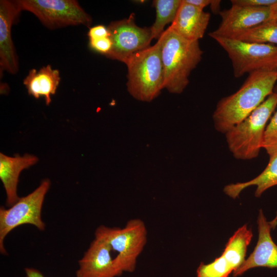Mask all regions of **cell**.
Instances as JSON below:
<instances>
[{
    "label": "cell",
    "instance_id": "cell-1",
    "mask_svg": "<svg viewBox=\"0 0 277 277\" xmlns=\"http://www.w3.org/2000/svg\"><path fill=\"white\" fill-rule=\"evenodd\" d=\"M276 81L277 71L249 74L236 92L217 103L212 115L216 130L225 133L243 121L273 93Z\"/></svg>",
    "mask_w": 277,
    "mask_h": 277
},
{
    "label": "cell",
    "instance_id": "cell-2",
    "mask_svg": "<svg viewBox=\"0 0 277 277\" xmlns=\"http://www.w3.org/2000/svg\"><path fill=\"white\" fill-rule=\"evenodd\" d=\"M164 71V88L172 93H181L189 84L191 72L202 59L199 41L188 40L170 27L160 37Z\"/></svg>",
    "mask_w": 277,
    "mask_h": 277
},
{
    "label": "cell",
    "instance_id": "cell-3",
    "mask_svg": "<svg viewBox=\"0 0 277 277\" xmlns=\"http://www.w3.org/2000/svg\"><path fill=\"white\" fill-rule=\"evenodd\" d=\"M128 69L127 87L135 99L150 102L164 88L161 40L131 55L124 62Z\"/></svg>",
    "mask_w": 277,
    "mask_h": 277
},
{
    "label": "cell",
    "instance_id": "cell-4",
    "mask_svg": "<svg viewBox=\"0 0 277 277\" xmlns=\"http://www.w3.org/2000/svg\"><path fill=\"white\" fill-rule=\"evenodd\" d=\"M277 106V93L273 92L246 118L225 134L228 147L238 160L255 159L262 148L266 124Z\"/></svg>",
    "mask_w": 277,
    "mask_h": 277
},
{
    "label": "cell",
    "instance_id": "cell-5",
    "mask_svg": "<svg viewBox=\"0 0 277 277\" xmlns=\"http://www.w3.org/2000/svg\"><path fill=\"white\" fill-rule=\"evenodd\" d=\"M95 235L105 239L116 253L114 263L120 275L134 271L137 259L147 241L146 226L142 220H130L122 228L101 225L96 229Z\"/></svg>",
    "mask_w": 277,
    "mask_h": 277
},
{
    "label": "cell",
    "instance_id": "cell-6",
    "mask_svg": "<svg viewBox=\"0 0 277 277\" xmlns=\"http://www.w3.org/2000/svg\"><path fill=\"white\" fill-rule=\"evenodd\" d=\"M227 52L234 76L256 71H277V46L252 43L234 38L212 37Z\"/></svg>",
    "mask_w": 277,
    "mask_h": 277
},
{
    "label": "cell",
    "instance_id": "cell-7",
    "mask_svg": "<svg viewBox=\"0 0 277 277\" xmlns=\"http://www.w3.org/2000/svg\"><path fill=\"white\" fill-rule=\"evenodd\" d=\"M50 185V181L45 180L35 190L26 196L19 197L9 208H0V251L2 254L6 253L4 245L5 238L17 227L30 224L39 230L45 229L41 212Z\"/></svg>",
    "mask_w": 277,
    "mask_h": 277
},
{
    "label": "cell",
    "instance_id": "cell-8",
    "mask_svg": "<svg viewBox=\"0 0 277 277\" xmlns=\"http://www.w3.org/2000/svg\"><path fill=\"white\" fill-rule=\"evenodd\" d=\"M22 11L36 16L50 29L69 26L90 27L92 19L75 0H17Z\"/></svg>",
    "mask_w": 277,
    "mask_h": 277
},
{
    "label": "cell",
    "instance_id": "cell-9",
    "mask_svg": "<svg viewBox=\"0 0 277 277\" xmlns=\"http://www.w3.org/2000/svg\"><path fill=\"white\" fill-rule=\"evenodd\" d=\"M107 27L112 46L105 56L124 63L133 53L149 47L152 40L150 27L137 26L134 13L112 22Z\"/></svg>",
    "mask_w": 277,
    "mask_h": 277
},
{
    "label": "cell",
    "instance_id": "cell-10",
    "mask_svg": "<svg viewBox=\"0 0 277 277\" xmlns=\"http://www.w3.org/2000/svg\"><path fill=\"white\" fill-rule=\"evenodd\" d=\"M252 237V231L246 225L239 228L230 238L220 257L209 264H200L197 277H228L245 262Z\"/></svg>",
    "mask_w": 277,
    "mask_h": 277
},
{
    "label": "cell",
    "instance_id": "cell-11",
    "mask_svg": "<svg viewBox=\"0 0 277 277\" xmlns=\"http://www.w3.org/2000/svg\"><path fill=\"white\" fill-rule=\"evenodd\" d=\"M274 6L253 8L231 5L229 9L220 11V24L209 35L212 38L217 36L233 38L246 30L272 19Z\"/></svg>",
    "mask_w": 277,
    "mask_h": 277
},
{
    "label": "cell",
    "instance_id": "cell-12",
    "mask_svg": "<svg viewBox=\"0 0 277 277\" xmlns=\"http://www.w3.org/2000/svg\"><path fill=\"white\" fill-rule=\"evenodd\" d=\"M112 250L103 238L95 235L89 248L78 261L76 277L120 276L112 256Z\"/></svg>",
    "mask_w": 277,
    "mask_h": 277
},
{
    "label": "cell",
    "instance_id": "cell-13",
    "mask_svg": "<svg viewBox=\"0 0 277 277\" xmlns=\"http://www.w3.org/2000/svg\"><path fill=\"white\" fill-rule=\"evenodd\" d=\"M17 1H0V69L16 74L19 69L18 57L11 35V28L22 11Z\"/></svg>",
    "mask_w": 277,
    "mask_h": 277
},
{
    "label": "cell",
    "instance_id": "cell-14",
    "mask_svg": "<svg viewBox=\"0 0 277 277\" xmlns=\"http://www.w3.org/2000/svg\"><path fill=\"white\" fill-rule=\"evenodd\" d=\"M258 240L256 245L244 263L233 272L234 276L243 274L255 267L277 268V245L272 240L270 222H268L262 210L258 217Z\"/></svg>",
    "mask_w": 277,
    "mask_h": 277
},
{
    "label": "cell",
    "instance_id": "cell-15",
    "mask_svg": "<svg viewBox=\"0 0 277 277\" xmlns=\"http://www.w3.org/2000/svg\"><path fill=\"white\" fill-rule=\"evenodd\" d=\"M210 18L209 13L182 0L175 17L169 27L188 40L199 41L204 36Z\"/></svg>",
    "mask_w": 277,
    "mask_h": 277
},
{
    "label": "cell",
    "instance_id": "cell-16",
    "mask_svg": "<svg viewBox=\"0 0 277 277\" xmlns=\"http://www.w3.org/2000/svg\"><path fill=\"white\" fill-rule=\"evenodd\" d=\"M37 161L38 159L32 155L10 157L0 153V179L6 191L7 206H11L19 198L17 194V186L20 172Z\"/></svg>",
    "mask_w": 277,
    "mask_h": 277
},
{
    "label": "cell",
    "instance_id": "cell-17",
    "mask_svg": "<svg viewBox=\"0 0 277 277\" xmlns=\"http://www.w3.org/2000/svg\"><path fill=\"white\" fill-rule=\"evenodd\" d=\"M60 81L59 71L48 65L38 71L31 69L23 80V84L29 95L36 99L44 97L46 104L49 105L51 102V95L55 94Z\"/></svg>",
    "mask_w": 277,
    "mask_h": 277
},
{
    "label": "cell",
    "instance_id": "cell-18",
    "mask_svg": "<svg viewBox=\"0 0 277 277\" xmlns=\"http://www.w3.org/2000/svg\"><path fill=\"white\" fill-rule=\"evenodd\" d=\"M256 186L254 195L260 197L268 188L277 185V156L269 160L265 169L253 179L244 183H237L226 185L224 188L225 193L232 199L239 196L245 188Z\"/></svg>",
    "mask_w": 277,
    "mask_h": 277
},
{
    "label": "cell",
    "instance_id": "cell-19",
    "mask_svg": "<svg viewBox=\"0 0 277 277\" xmlns=\"http://www.w3.org/2000/svg\"><path fill=\"white\" fill-rule=\"evenodd\" d=\"M182 0H154L152 6L156 10V18L150 27L152 39H159L165 26L174 21Z\"/></svg>",
    "mask_w": 277,
    "mask_h": 277
},
{
    "label": "cell",
    "instance_id": "cell-20",
    "mask_svg": "<svg viewBox=\"0 0 277 277\" xmlns=\"http://www.w3.org/2000/svg\"><path fill=\"white\" fill-rule=\"evenodd\" d=\"M233 38L248 43L277 46V21L270 19L239 34Z\"/></svg>",
    "mask_w": 277,
    "mask_h": 277
},
{
    "label": "cell",
    "instance_id": "cell-21",
    "mask_svg": "<svg viewBox=\"0 0 277 277\" xmlns=\"http://www.w3.org/2000/svg\"><path fill=\"white\" fill-rule=\"evenodd\" d=\"M262 148L268 154L269 160L277 156V109L266 125L263 136Z\"/></svg>",
    "mask_w": 277,
    "mask_h": 277
},
{
    "label": "cell",
    "instance_id": "cell-22",
    "mask_svg": "<svg viewBox=\"0 0 277 277\" xmlns=\"http://www.w3.org/2000/svg\"><path fill=\"white\" fill-rule=\"evenodd\" d=\"M89 46L93 50L106 56L110 51L112 43L108 36L96 39H89Z\"/></svg>",
    "mask_w": 277,
    "mask_h": 277
},
{
    "label": "cell",
    "instance_id": "cell-23",
    "mask_svg": "<svg viewBox=\"0 0 277 277\" xmlns=\"http://www.w3.org/2000/svg\"><path fill=\"white\" fill-rule=\"evenodd\" d=\"M231 5L261 8L270 7L277 4V0H231Z\"/></svg>",
    "mask_w": 277,
    "mask_h": 277
},
{
    "label": "cell",
    "instance_id": "cell-24",
    "mask_svg": "<svg viewBox=\"0 0 277 277\" xmlns=\"http://www.w3.org/2000/svg\"><path fill=\"white\" fill-rule=\"evenodd\" d=\"M87 35L89 39H96L109 36L107 27L102 25H97L89 28Z\"/></svg>",
    "mask_w": 277,
    "mask_h": 277
},
{
    "label": "cell",
    "instance_id": "cell-25",
    "mask_svg": "<svg viewBox=\"0 0 277 277\" xmlns=\"http://www.w3.org/2000/svg\"><path fill=\"white\" fill-rule=\"evenodd\" d=\"M212 0H184V1L194 7L203 10L205 8L210 5Z\"/></svg>",
    "mask_w": 277,
    "mask_h": 277
},
{
    "label": "cell",
    "instance_id": "cell-26",
    "mask_svg": "<svg viewBox=\"0 0 277 277\" xmlns=\"http://www.w3.org/2000/svg\"><path fill=\"white\" fill-rule=\"evenodd\" d=\"M26 277H45L39 270L33 268H26Z\"/></svg>",
    "mask_w": 277,
    "mask_h": 277
},
{
    "label": "cell",
    "instance_id": "cell-27",
    "mask_svg": "<svg viewBox=\"0 0 277 277\" xmlns=\"http://www.w3.org/2000/svg\"><path fill=\"white\" fill-rule=\"evenodd\" d=\"M221 1L220 0H212L211 4H210L211 9L213 12H217L219 11L220 13V5Z\"/></svg>",
    "mask_w": 277,
    "mask_h": 277
},
{
    "label": "cell",
    "instance_id": "cell-28",
    "mask_svg": "<svg viewBox=\"0 0 277 277\" xmlns=\"http://www.w3.org/2000/svg\"><path fill=\"white\" fill-rule=\"evenodd\" d=\"M272 19L277 21V4L274 6Z\"/></svg>",
    "mask_w": 277,
    "mask_h": 277
},
{
    "label": "cell",
    "instance_id": "cell-29",
    "mask_svg": "<svg viewBox=\"0 0 277 277\" xmlns=\"http://www.w3.org/2000/svg\"><path fill=\"white\" fill-rule=\"evenodd\" d=\"M275 219H277V214H276V215L275 216Z\"/></svg>",
    "mask_w": 277,
    "mask_h": 277
},
{
    "label": "cell",
    "instance_id": "cell-30",
    "mask_svg": "<svg viewBox=\"0 0 277 277\" xmlns=\"http://www.w3.org/2000/svg\"><path fill=\"white\" fill-rule=\"evenodd\" d=\"M276 93H277V92H276Z\"/></svg>",
    "mask_w": 277,
    "mask_h": 277
}]
</instances>
